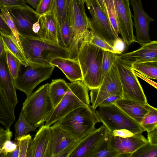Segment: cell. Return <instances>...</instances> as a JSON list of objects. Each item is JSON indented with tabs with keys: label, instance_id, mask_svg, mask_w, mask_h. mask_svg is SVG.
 Segmentation results:
<instances>
[{
	"label": "cell",
	"instance_id": "cell-53",
	"mask_svg": "<svg viewBox=\"0 0 157 157\" xmlns=\"http://www.w3.org/2000/svg\"><path fill=\"white\" fill-rule=\"evenodd\" d=\"M19 149L18 146L16 149L13 151L9 153L7 157H19Z\"/></svg>",
	"mask_w": 157,
	"mask_h": 157
},
{
	"label": "cell",
	"instance_id": "cell-12",
	"mask_svg": "<svg viewBox=\"0 0 157 157\" xmlns=\"http://www.w3.org/2000/svg\"><path fill=\"white\" fill-rule=\"evenodd\" d=\"M13 18L19 34L40 37L33 30L40 16L29 6L6 8Z\"/></svg>",
	"mask_w": 157,
	"mask_h": 157
},
{
	"label": "cell",
	"instance_id": "cell-51",
	"mask_svg": "<svg viewBox=\"0 0 157 157\" xmlns=\"http://www.w3.org/2000/svg\"><path fill=\"white\" fill-rule=\"evenodd\" d=\"M40 29V25L39 20L34 23L33 26V30L34 32L38 36V33Z\"/></svg>",
	"mask_w": 157,
	"mask_h": 157
},
{
	"label": "cell",
	"instance_id": "cell-23",
	"mask_svg": "<svg viewBox=\"0 0 157 157\" xmlns=\"http://www.w3.org/2000/svg\"><path fill=\"white\" fill-rule=\"evenodd\" d=\"M98 89L113 95L122 97V90L118 70L115 63L104 77Z\"/></svg>",
	"mask_w": 157,
	"mask_h": 157
},
{
	"label": "cell",
	"instance_id": "cell-49",
	"mask_svg": "<svg viewBox=\"0 0 157 157\" xmlns=\"http://www.w3.org/2000/svg\"><path fill=\"white\" fill-rule=\"evenodd\" d=\"M0 32L8 35H10L12 33L5 22L0 13Z\"/></svg>",
	"mask_w": 157,
	"mask_h": 157
},
{
	"label": "cell",
	"instance_id": "cell-35",
	"mask_svg": "<svg viewBox=\"0 0 157 157\" xmlns=\"http://www.w3.org/2000/svg\"><path fill=\"white\" fill-rule=\"evenodd\" d=\"M6 60L9 71L13 80L17 77L21 64L15 56L7 51H5Z\"/></svg>",
	"mask_w": 157,
	"mask_h": 157
},
{
	"label": "cell",
	"instance_id": "cell-44",
	"mask_svg": "<svg viewBox=\"0 0 157 157\" xmlns=\"http://www.w3.org/2000/svg\"><path fill=\"white\" fill-rule=\"evenodd\" d=\"M113 48V52L119 55L122 54L127 48L123 40L120 38L116 41Z\"/></svg>",
	"mask_w": 157,
	"mask_h": 157
},
{
	"label": "cell",
	"instance_id": "cell-13",
	"mask_svg": "<svg viewBox=\"0 0 157 157\" xmlns=\"http://www.w3.org/2000/svg\"><path fill=\"white\" fill-rule=\"evenodd\" d=\"M130 3L133 12L132 17L136 31V42L142 46L151 41L150 25L154 20L144 10L141 0H130Z\"/></svg>",
	"mask_w": 157,
	"mask_h": 157
},
{
	"label": "cell",
	"instance_id": "cell-2",
	"mask_svg": "<svg viewBox=\"0 0 157 157\" xmlns=\"http://www.w3.org/2000/svg\"><path fill=\"white\" fill-rule=\"evenodd\" d=\"M104 50L86 39L79 48L77 60L82 71V82L90 90L99 88L102 83L101 66Z\"/></svg>",
	"mask_w": 157,
	"mask_h": 157
},
{
	"label": "cell",
	"instance_id": "cell-56",
	"mask_svg": "<svg viewBox=\"0 0 157 157\" xmlns=\"http://www.w3.org/2000/svg\"><path fill=\"white\" fill-rule=\"evenodd\" d=\"M132 153H124L118 155L117 157H131Z\"/></svg>",
	"mask_w": 157,
	"mask_h": 157
},
{
	"label": "cell",
	"instance_id": "cell-27",
	"mask_svg": "<svg viewBox=\"0 0 157 157\" xmlns=\"http://www.w3.org/2000/svg\"><path fill=\"white\" fill-rule=\"evenodd\" d=\"M1 32L5 47V51L9 52L17 58L21 63L26 66L28 65L23 52L18 46L16 37L12 33L8 35Z\"/></svg>",
	"mask_w": 157,
	"mask_h": 157
},
{
	"label": "cell",
	"instance_id": "cell-22",
	"mask_svg": "<svg viewBox=\"0 0 157 157\" xmlns=\"http://www.w3.org/2000/svg\"><path fill=\"white\" fill-rule=\"evenodd\" d=\"M115 104L125 114L140 124L145 115L148 112V104L121 98Z\"/></svg>",
	"mask_w": 157,
	"mask_h": 157
},
{
	"label": "cell",
	"instance_id": "cell-52",
	"mask_svg": "<svg viewBox=\"0 0 157 157\" xmlns=\"http://www.w3.org/2000/svg\"><path fill=\"white\" fill-rule=\"evenodd\" d=\"M40 0H25L26 3L36 9Z\"/></svg>",
	"mask_w": 157,
	"mask_h": 157
},
{
	"label": "cell",
	"instance_id": "cell-20",
	"mask_svg": "<svg viewBox=\"0 0 157 157\" xmlns=\"http://www.w3.org/2000/svg\"><path fill=\"white\" fill-rule=\"evenodd\" d=\"M39 21L40 29L38 34L39 37L58 44L60 24L53 9L51 7L49 12L40 16Z\"/></svg>",
	"mask_w": 157,
	"mask_h": 157
},
{
	"label": "cell",
	"instance_id": "cell-10",
	"mask_svg": "<svg viewBox=\"0 0 157 157\" xmlns=\"http://www.w3.org/2000/svg\"><path fill=\"white\" fill-rule=\"evenodd\" d=\"M86 3L92 16L89 19L90 32L113 47L120 37L113 28L107 14L96 0H87Z\"/></svg>",
	"mask_w": 157,
	"mask_h": 157
},
{
	"label": "cell",
	"instance_id": "cell-40",
	"mask_svg": "<svg viewBox=\"0 0 157 157\" xmlns=\"http://www.w3.org/2000/svg\"><path fill=\"white\" fill-rule=\"evenodd\" d=\"M85 39L87 40L90 43L104 50L109 51L113 52L112 47L90 32L88 36Z\"/></svg>",
	"mask_w": 157,
	"mask_h": 157
},
{
	"label": "cell",
	"instance_id": "cell-6",
	"mask_svg": "<svg viewBox=\"0 0 157 157\" xmlns=\"http://www.w3.org/2000/svg\"><path fill=\"white\" fill-rule=\"evenodd\" d=\"M83 0H70L68 14L71 28L73 44L69 58L77 60L78 51L84 40L90 33V20Z\"/></svg>",
	"mask_w": 157,
	"mask_h": 157
},
{
	"label": "cell",
	"instance_id": "cell-17",
	"mask_svg": "<svg viewBox=\"0 0 157 157\" xmlns=\"http://www.w3.org/2000/svg\"><path fill=\"white\" fill-rule=\"evenodd\" d=\"M51 138L49 157H57L76 140L57 123L50 126Z\"/></svg>",
	"mask_w": 157,
	"mask_h": 157
},
{
	"label": "cell",
	"instance_id": "cell-18",
	"mask_svg": "<svg viewBox=\"0 0 157 157\" xmlns=\"http://www.w3.org/2000/svg\"><path fill=\"white\" fill-rule=\"evenodd\" d=\"M118 56L132 65L135 63L157 61V41H151L137 50Z\"/></svg>",
	"mask_w": 157,
	"mask_h": 157
},
{
	"label": "cell",
	"instance_id": "cell-29",
	"mask_svg": "<svg viewBox=\"0 0 157 157\" xmlns=\"http://www.w3.org/2000/svg\"><path fill=\"white\" fill-rule=\"evenodd\" d=\"M148 110L140 123L147 132L157 127V109L148 104Z\"/></svg>",
	"mask_w": 157,
	"mask_h": 157
},
{
	"label": "cell",
	"instance_id": "cell-45",
	"mask_svg": "<svg viewBox=\"0 0 157 157\" xmlns=\"http://www.w3.org/2000/svg\"><path fill=\"white\" fill-rule=\"evenodd\" d=\"M12 133L10 128L4 130L0 127V148L4 142L7 140H11Z\"/></svg>",
	"mask_w": 157,
	"mask_h": 157
},
{
	"label": "cell",
	"instance_id": "cell-15",
	"mask_svg": "<svg viewBox=\"0 0 157 157\" xmlns=\"http://www.w3.org/2000/svg\"><path fill=\"white\" fill-rule=\"evenodd\" d=\"M108 142L110 147L119 154L132 153L145 144L147 140L142 133L136 134L127 137L115 136L109 131Z\"/></svg>",
	"mask_w": 157,
	"mask_h": 157
},
{
	"label": "cell",
	"instance_id": "cell-8",
	"mask_svg": "<svg viewBox=\"0 0 157 157\" xmlns=\"http://www.w3.org/2000/svg\"><path fill=\"white\" fill-rule=\"evenodd\" d=\"M21 65L16 78L14 80L16 89L25 94L27 97L40 83L50 78L55 68L53 65L28 63Z\"/></svg>",
	"mask_w": 157,
	"mask_h": 157
},
{
	"label": "cell",
	"instance_id": "cell-21",
	"mask_svg": "<svg viewBox=\"0 0 157 157\" xmlns=\"http://www.w3.org/2000/svg\"><path fill=\"white\" fill-rule=\"evenodd\" d=\"M50 64L59 68L71 82L82 81V71L77 60L69 58L57 57L53 59Z\"/></svg>",
	"mask_w": 157,
	"mask_h": 157
},
{
	"label": "cell",
	"instance_id": "cell-39",
	"mask_svg": "<svg viewBox=\"0 0 157 157\" xmlns=\"http://www.w3.org/2000/svg\"><path fill=\"white\" fill-rule=\"evenodd\" d=\"M117 54L109 51L104 50L101 69L103 80L105 74L114 63Z\"/></svg>",
	"mask_w": 157,
	"mask_h": 157
},
{
	"label": "cell",
	"instance_id": "cell-46",
	"mask_svg": "<svg viewBox=\"0 0 157 157\" xmlns=\"http://www.w3.org/2000/svg\"><path fill=\"white\" fill-rule=\"evenodd\" d=\"M80 140H77L60 153L57 157H69L71 153L77 146Z\"/></svg>",
	"mask_w": 157,
	"mask_h": 157
},
{
	"label": "cell",
	"instance_id": "cell-33",
	"mask_svg": "<svg viewBox=\"0 0 157 157\" xmlns=\"http://www.w3.org/2000/svg\"><path fill=\"white\" fill-rule=\"evenodd\" d=\"M157 145L151 144L148 140L135 151L131 157H156Z\"/></svg>",
	"mask_w": 157,
	"mask_h": 157
},
{
	"label": "cell",
	"instance_id": "cell-37",
	"mask_svg": "<svg viewBox=\"0 0 157 157\" xmlns=\"http://www.w3.org/2000/svg\"><path fill=\"white\" fill-rule=\"evenodd\" d=\"M112 95L109 93L100 90L98 88L91 90L90 97L91 106L95 110L104 101Z\"/></svg>",
	"mask_w": 157,
	"mask_h": 157
},
{
	"label": "cell",
	"instance_id": "cell-47",
	"mask_svg": "<svg viewBox=\"0 0 157 157\" xmlns=\"http://www.w3.org/2000/svg\"><path fill=\"white\" fill-rule=\"evenodd\" d=\"M111 133L112 134L115 136L122 137H131L136 134L128 130L125 129L115 130L113 131Z\"/></svg>",
	"mask_w": 157,
	"mask_h": 157
},
{
	"label": "cell",
	"instance_id": "cell-42",
	"mask_svg": "<svg viewBox=\"0 0 157 157\" xmlns=\"http://www.w3.org/2000/svg\"><path fill=\"white\" fill-rule=\"evenodd\" d=\"M52 0H40L35 11L40 16L49 12L51 8Z\"/></svg>",
	"mask_w": 157,
	"mask_h": 157
},
{
	"label": "cell",
	"instance_id": "cell-3",
	"mask_svg": "<svg viewBox=\"0 0 157 157\" xmlns=\"http://www.w3.org/2000/svg\"><path fill=\"white\" fill-rule=\"evenodd\" d=\"M49 84L40 86L22 104L21 111L28 123L36 128L44 124L54 108L49 94Z\"/></svg>",
	"mask_w": 157,
	"mask_h": 157
},
{
	"label": "cell",
	"instance_id": "cell-31",
	"mask_svg": "<svg viewBox=\"0 0 157 157\" xmlns=\"http://www.w3.org/2000/svg\"><path fill=\"white\" fill-rule=\"evenodd\" d=\"M118 155V152L109 146L107 134L98 145L91 157H117Z\"/></svg>",
	"mask_w": 157,
	"mask_h": 157
},
{
	"label": "cell",
	"instance_id": "cell-48",
	"mask_svg": "<svg viewBox=\"0 0 157 157\" xmlns=\"http://www.w3.org/2000/svg\"><path fill=\"white\" fill-rule=\"evenodd\" d=\"M148 141L153 145H157V127L147 132Z\"/></svg>",
	"mask_w": 157,
	"mask_h": 157
},
{
	"label": "cell",
	"instance_id": "cell-16",
	"mask_svg": "<svg viewBox=\"0 0 157 157\" xmlns=\"http://www.w3.org/2000/svg\"><path fill=\"white\" fill-rule=\"evenodd\" d=\"M51 138L50 126H41L30 144L28 154L33 157H49Z\"/></svg>",
	"mask_w": 157,
	"mask_h": 157
},
{
	"label": "cell",
	"instance_id": "cell-38",
	"mask_svg": "<svg viewBox=\"0 0 157 157\" xmlns=\"http://www.w3.org/2000/svg\"><path fill=\"white\" fill-rule=\"evenodd\" d=\"M32 139L29 134L15 138L14 142L18 147L19 157H26L27 151Z\"/></svg>",
	"mask_w": 157,
	"mask_h": 157
},
{
	"label": "cell",
	"instance_id": "cell-50",
	"mask_svg": "<svg viewBox=\"0 0 157 157\" xmlns=\"http://www.w3.org/2000/svg\"><path fill=\"white\" fill-rule=\"evenodd\" d=\"M122 98V97L112 95L104 101L100 105V106H105L115 103L118 99Z\"/></svg>",
	"mask_w": 157,
	"mask_h": 157
},
{
	"label": "cell",
	"instance_id": "cell-28",
	"mask_svg": "<svg viewBox=\"0 0 157 157\" xmlns=\"http://www.w3.org/2000/svg\"><path fill=\"white\" fill-rule=\"evenodd\" d=\"M132 69L149 78L157 79V61L135 63L132 65Z\"/></svg>",
	"mask_w": 157,
	"mask_h": 157
},
{
	"label": "cell",
	"instance_id": "cell-30",
	"mask_svg": "<svg viewBox=\"0 0 157 157\" xmlns=\"http://www.w3.org/2000/svg\"><path fill=\"white\" fill-rule=\"evenodd\" d=\"M15 137L27 134L28 133L36 131L35 128L27 121L21 111L19 118L15 124Z\"/></svg>",
	"mask_w": 157,
	"mask_h": 157
},
{
	"label": "cell",
	"instance_id": "cell-57",
	"mask_svg": "<svg viewBox=\"0 0 157 157\" xmlns=\"http://www.w3.org/2000/svg\"><path fill=\"white\" fill-rule=\"evenodd\" d=\"M84 2L86 3L87 2V0H83Z\"/></svg>",
	"mask_w": 157,
	"mask_h": 157
},
{
	"label": "cell",
	"instance_id": "cell-9",
	"mask_svg": "<svg viewBox=\"0 0 157 157\" xmlns=\"http://www.w3.org/2000/svg\"><path fill=\"white\" fill-rule=\"evenodd\" d=\"M114 63L117 67L122 90V98L140 103H147L142 87L132 68V64L117 56Z\"/></svg>",
	"mask_w": 157,
	"mask_h": 157
},
{
	"label": "cell",
	"instance_id": "cell-43",
	"mask_svg": "<svg viewBox=\"0 0 157 157\" xmlns=\"http://www.w3.org/2000/svg\"><path fill=\"white\" fill-rule=\"evenodd\" d=\"M26 3L25 0H0V9L24 6Z\"/></svg>",
	"mask_w": 157,
	"mask_h": 157
},
{
	"label": "cell",
	"instance_id": "cell-14",
	"mask_svg": "<svg viewBox=\"0 0 157 157\" xmlns=\"http://www.w3.org/2000/svg\"><path fill=\"white\" fill-rule=\"evenodd\" d=\"M109 131L103 124L80 140L69 157H91L98 145L107 135Z\"/></svg>",
	"mask_w": 157,
	"mask_h": 157
},
{
	"label": "cell",
	"instance_id": "cell-36",
	"mask_svg": "<svg viewBox=\"0 0 157 157\" xmlns=\"http://www.w3.org/2000/svg\"><path fill=\"white\" fill-rule=\"evenodd\" d=\"M107 13L114 31L118 35L119 30L115 8L113 0H104Z\"/></svg>",
	"mask_w": 157,
	"mask_h": 157
},
{
	"label": "cell",
	"instance_id": "cell-26",
	"mask_svg": "<svg viewBox=\"0 0 157 157\" xmlns=\"http://www.w3.org/2000/svg\"><path fill=\"white\" fill-rule=\"evenodd\" d=\"M58 39V44L70 52L73 44V37L68 14L60 25Z\"/></svg>",
	"mask_w": 157,
	"mask_h": 157
},
{
	"label": "cell",
	"instance_id": "cell-4",
	"mask_svg": "<svg viewBox=\"0 0 157 157\" xmlns=\"http://www.w3.org/2000/svg\"><path fill=\"white\" fill-rule=\"evenodd\" d=\"M100 122L95 110L91 105L79 107L56 122L76 140H80L95 129Z\"/></svg>",
	"mask_w": 157,
	"mask_h": 157
},
{
	"label": "cell",
	"instance_id": "cell-5",
	"mask_svg": "<svg viewBox=\"0 0 157 157\" xmlns=\"http://www.w3.org/2000/svg\"><path fill=\"white\" fill-rule=\"evenodd\" d=\"M68 90L48 117L45 125L50 126L64 116L81 107L90 105L89 89L82 81L68 83Z\"/></svg>",
	"mask_w": 157,
	"mask_h": 157
},
{
	"label": "cell",
	"instance_id": "cell-41",
	"mask_svg": "<svg viewBox=\"0 0 157 157\" xmlns=\"http://www.w3.org/2000/svg\"><path fill=\"white\" fill-rule=\"evenodd\" d=\"M17 145L10 140L6 141L0 148V157H7V155L14 151Z\"/></svg>",
	"mask_w": 157,
	"mask_h": 157
},
{
	"label": "cell",
	"instance_id": "cell-32",
	"mask_svg": "<svg viewBox=\"0 0 157 157\" xmlns=\"http://www.w3.org/2000/svg\"><path fill=\"white\" fill-rule=\"evenodd\" d=\"M70 0H52L51 7L60 25L68 14Z\"/></svg>",
	"mask_w": 157,
	"mask_h": 157
},
{
	"label": "cell",
	"instance_id": "cell-11",
	"mask_svg": "<svg viewBox=\"0 0 157 157\" xmlns=\"http://www.w3.org/2000/svg\"><path fill=\"white\" fill-rule=\"evenodd\" d=\"M118 23L119 33L127 48L136 42L133 32V23L130 7L129 0H113Z\"/></svg>",
	"mask_w": 157,
	"mask_h": 157
},
{
	"label": "cell",
	"instance_id": "cell-7",
	"mask_svg": "<svg viewBox=\"0 0 157 157\" xmlns=\"http://www.w3.org/2000/svg\"><path fill=\"white\" fill-rule=\"evenodd\" d=\"M99 107L96 113L100 122L110 132L122 129L135 134L142 133L145 131L140 124L125 114L115 103Z\"/></svg>",
	"mask_w": 157,
	"mask_h": 157
},
{
	"label": "cell",
	"instance_id": "cell-25",
	"mask_svg": "<svg viewBox=\"0 0 157 157\" xmlns=\"http://www.w3.org/2000/svg\"><path fill=\"white\" fill-rule=\"evenodd\" d=\"M68 88V83L62 79L52 80L49 84V94L54 108L61 101Z\"/></svg>",
	"mask_w": 157,
	"mask_h": 157
},
{
	"label": "cell",
	"instance_id": "cell-34",
	"mask_svg": "<svg viewBox=\"0 0 157 157\" xmlns=\"http://www.w3.org/2000/svg\"><path fill=\"white\" fill-rule=\"evenodd\" d=\"M0 9L1 11V16L7 25L12 31V33L16 37L18 46L23 52L19 39V33L13 18L6 7L1 8Z\"/></svg>",
	"mask_w": 157,
	"mask_h": 157
},
{
	"label": "cell",
	"instance_id": "cell-19",
	"mask_svg": "<svg viewBox=\"0 0 157 157\" xmlns=\"http://www.w3.org/2000/svg\"><path fill=\"white\" fill-rule=\"evenodd\" d=\"M0 87L7 100L15 108L18 102L16 89L7 65L5 52L0 56Z\"/></svg>",
	"mask_w": 157,
	"mask_h": 157
},
{
	"label": "cell",
	"instance_id": "cell-55",
	"mask_svg": "<svg viewBox=\"0 0 157 157\" xmlns=\"http://www.w3.org/2000/svg\"><path fill=\"white\" fill-rule=\"evenodd\" d=\"M5 52L4 46L0 32V56Z\"/></svg>",
	"mask_w": 157,
	"mask_h": 157
},
{
	"label": "cell",
	"instance_id": "cell-24",
	"mask_svg": "<svg viewBox=\"0 0 157 157\" xmlns=\"http://www.w3.org/2000/svg\"><path fill=\"white\" fill-rule=\"evenodd\" d=\"M15 108L6 98L0 87V123L6 129L10 128L15 120Z\"/></svg>",
	"mask_w": 157,
	"mask_h": 157
},
{
	"label": "cell",
	"instance_id": "cell-54",
	"mask_svg": "<svg viewBox=\"0 0 157 157\" xmlns=\"http://www.w3.org/2000/svg\"><path fill=\"white\" fill-rule=\"evenodd\" d=\"M102 10L107 13L104 0H96Z\"/></svg>",
	"mask_w": 157,
	"mask_h": 157
},
{
	"label": "cell",
	"instance_id": "cell-1",
	"mask_svg": "<svg viewBox=\"0 0 157 157\" xmlns=\"http://www.w3.org/2000/svg\"><path fill=\"white\" fill-rule=\"evenodd\" d=\"M28 63L50 65L57 57L69 58L70 51L51 41L41 38L19 34Z\"/></svg>",
	"mask_w": 157,
	"mask_h": 157
}]
</instances>
